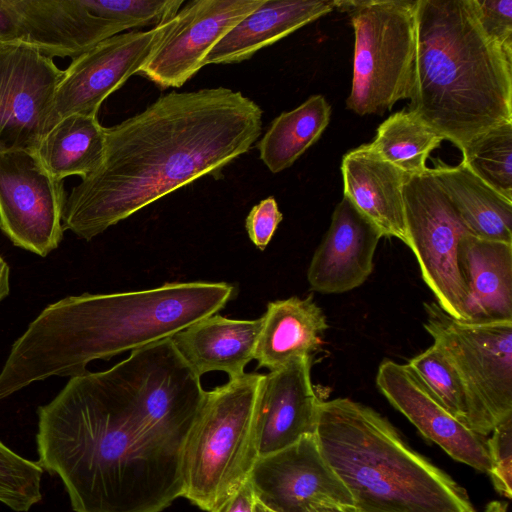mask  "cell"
I'll use <instances>...</instances> for the list:
<instances>
[{
  "label": "cell",
  "instance_id": "6da1fadb",
  "mask_svg": "<svg viewBox=\"0 0 512 512\" xmlns=\"http://www.w3.org/2000/svg\"><path fill=\"white\" fill-rule=\"evenodd\" d=\"M155 342L100 372L70 377L38 407V463L75 512H161L183 495L189 430L170 404Z\"/></svg>",
  "mask_w": 512,
  "mask_h": 512
},
{
  "label": "cell",
  "instance_id": "7a4b0ae2",
  "mask_svg": "<svg viewBox=\"0 0 512 512\" xmlns=\"http://www.w3.org/2000/svg\"><path fill=\"white\" fill-rule=\"evenodd\" d=\"M262 109L225 87L160 96L105 129L101 166L66 197L62 225L90 241L175 190L224 168L262 131Z\"/></svg>",
  "mask_w": 512,
  "mask_h": 512
},
{
  "label": "cell",
  "instance_id": "3957f363",
  "mask_svg": "<svg viewBox=\"0 0 512 512\" xmlns=\"http://www.w3.org/2000/svg\"><path fill=\"white\" fill-rule=\"evenodd\" d=\"M234 295L229 283L198 281L65 297L45 307L11 346L0 370V400L52 376L82 374L94 360L170 338L217 314Z\"/></svg>",
  "mask_w": 512,
  "mask_h": 512
},
{
  "label": "cell",
  "instance_id": "277c9868",
  "mask_svg": "<svg viewBox=\"0 0 512 512\" xmlns=\"http://www.w3.org/2000/svg\"><path fill=\"white\" fill-rule=\"evenodd\" d=\"M408 110L462 151L512 122V52L482 30L471 0H418Z\"/></svg>",
  "mask_w": 512,
  "mask_h": 512
},
{
  "label": "cell",
  "instance_id": "5b68a950",
  "mask_svg": "<svg viewBox=\"0 0 512 512\" xmlns=\"http://www.w3.org/2000/svg\"><path fill=\"white\" fill-rule=\"evenodd\" d=\"M314 434L359 512H476L465 489L371 407L320 401Z\"/></svg>",
  "mask_w": 512,
  "mask_h": 512
},
{
  "label": "cell",
  "instance_id": "8992f818",
  "mask_svg": "<svg viewBox=\"0 0 512 512\" xmlns=\"http://www.w3.org/2000/svg\"><path fill=\"white\" fill-rule=\"evenodd\" d=\"M264 374L206 391L182 455L183 497L209 512L249 477L258 458L255 406Z\"/></svg>",
  "mask_w": 512,
  "mask_h": 512
},
{
  "label": "cell",
  "instance_id": "52a82bcc",
  "mask_svg": "<svg viewBox=\"0 0 512 512\" xmlns=\"http://www.w3.org/2000/svg\"><path fill=\"white\" fill-rule=\"evenodd\" d=\"M418 0H337L355 34L353 78L347 109L383 115L409 99L416 57Z\"/></svg>",
  "mask_w": 512,
  "mask_h": 512
},
{
  "label": "cell",
  "instance_id": "ba28073f",
  "mask_svg": "<svg viewBox=\"0 0 512 512\" xmlns=\"http://www.w3.org/2000/svg\"><path fill=\"white\" fill-rule=\"evenodd\" d=\"M424 328L448 357L494 428L512 416V320H458L424 304Z\"/></svg>",
  "mask_w": 512,
  "mask_h": 512
},
{
  "label": "cell",
  "instance_id": "9c48e42d",
  "mask_svg": "<svg viewBox=\"0 0 512 512\" xmlns=\"http://www.w3.org/2000/svg\"><path fill=\"white\" fill-rule=\"evenodd\" d=\"M408 247L437 305L458 320H470L468 295L458 264L461 239L471 234L430 168L403 187Z\"/></svg>",
  "mask_w": 512,
  "mask_h": 512
},
{
  "label": "cell",
  "instance_id": "30bf717a",
  "mask_svg": "<svg viewBox=\"0 0 512 512\" xmlns=\"http://www.w3.org/2000/svg\"><path fill=\"white\" fill-rule=\"evenodd\" d=\"M16 42L50 58L80 56L123 31L152 26L149 0H11Z\"/></svg>",
  "mask_w": 512,
  "mask_h": 512
},
{
  "label": "cell",
  "instance_id": "8fae6325",
  "mask_svg": "<svg viewBox=\"0 0 512 512\" xmlns=\"http://www.w3.org/2000/svg\"><path fill=\"white\" fill-rule=\"evenodd\" d=\"M66 197L34 152L0 153V230L13 245L41 257L58 248Z\"/></svg>",
  "mask_w": 512,
  "mask_h": 512
},
{
  "label": "cell",
  "instance_id": "7c38bea8",
  "mask_svg": "<svg viewBox=\"0 0 512 512\" xmlns=\"http://www.w3.org/2000/svg\"><path fill=\"white\" fill-rule=\"evenodd\" d=\"M173 18L147 31L112 36L74 58L57 86L49 130L72 114L97 116L103 101L148 61Z\"/></svg>",
  "mask_w": 512,
  "mask_h": 512
},
{
  "label": "cell",
  "instance_id": "4fadbf2b",
  "mask_svg": "<svg viewBox=\"0 0 512 512\" xmlns=\"http://www.w3.org/2000/svg\"><path fill=\"white\" fill-rule=\"evenodd\" d=\"M63 70L35 47L0 44V153L35 152L49 119Z\"/></svg>",
  "mask_w": 512,
  "mask_h": 512
},
{
  "label": "cell",
  "instance_id": "5bb4252c",
  "mask_svg": "<svg viewBox=\"0 0 512 512\" xmlns=\"http://www.w3.org/2000/svg\"><path fill=\"white\" fill-rule=\"evenodd\" d=\"M256 499L273 512H311L325 506H354L324 458L315 434L258 457L248 477Z\"/></svg>",
  "mask_w": 512,
  "mask_h": 512
},
{
  "label": "cell",
  "instance_id": "9a60e30c",
  "mask_svg": "<svg viewBox=\"0 0 512 512\" xmlns=\"http://www.w3.org/2000/svg\"><path fill=\"white\" fill-rule=\"evenodd\" d=\"M263 0H194L179 9L169 32L138 71L161 89L179 88L211 49Z\"/></svg>",
  "mask_w": 512,
  "mask_h": 512
},
{
  "label": "cell",
  "instance_id": "2e32d148",
  "mask_svg": "<svg viewBox=\"0 0 512 512\" xmlns=\"http://www.w3.org/2000/svg\"><path fill=\"white\" fill-rule=\"evenodd\" d=\"M376 385L389 403L427 439L454 460L489 473L487 437L477 434L453 417L408 367L386 359L376 375Z\"/></svg>",
  "mask_w": 512,
  "mask_h": 512
},
{
  "label": "cell",
  "instance_id": "e0dca14e",
  "mask_svg": "<svg viewBox=\"0 0 512 512\" xmlns=\"http://www.w3.org/2000/svg\"><path fill=\"white\" fill-rule=\"evenodd\" d=\"M320 401L311 380V357L294 358L264 374L255 406L258 457L314 434Z\"/></svg>",
  "mask_w": 512,
  "mask_h": 512
},
{
  "label": "cell",
  "instance_id": "ac0fdd59",
  "mask_svg": "<svg viewBox=\"0 0 512 512\" xmlns=\"http://www.w3.org/2000/svg\"><path fill=\"white\" fill-rule=\"evenodd\" d=\"M381 237L378 228L343 197L309 264L310 288L322 294H338L361 286L373 271Z\"/></svg>",
  "mask_w": 512,
  "mask_h": 512
},
{
  "label": "cell",
  "instance_id": "d6986e66",
  "mask_svg": "<svg viewBox=\"0 0 512 512\" xmlns=\"http://www.w3.org/2000/svg\"><path fill=\"white\" fill-rule=\"evenodd\" d=\"M343 197L381 232L408 246L403 187L410 177L369 143L347 152L341 163Z\"/></svg>",
  "mask_w": 512,
  "mask_h": 512
},
{
  "label": "cell",
  "instance_id": "ffe728a7",
  "mask_svg": "<svg viewBox=\"0 0 512 512\" xmlns=\"http://www.w3.org/2000/svg\"><path fill=\"white\" fill-rule=\"evenodd\" d=\"M262 318L230 319L214 314L201 319L170 337L176 350L200 378L222 371L229 379L245 374L254 359Z\"/></svg>",
  "mask_w": 512,
  "mask_h": 512
},
{
  "label": "cell",
  "instance_id": "44dd1931",
  "mask_svg": "<svg viewBox=\"0 0 512 512\" xmlns=\"http://www.w3.org/2000/svg\"><path fill=\"white\" fill-rule=\"evenodd\" d=\"M336 4L337 0H263L217 42L204 65L247 60L258 50L336 9Z\"/></svg>",
  "mask_w": 512,
  "mask_h": 512
},
{
  "label": "cell",
  "instance_id": "7402d4cb",
  "mask_svg": "<svg viewBox=\"0 0 512 512\" xmlns=\"http://www.w3.org/2000/svg\"><path fill=\"white\" fill-rule=\"evenodd\" d=\"M458 264L470 321L512 320V243L465 235Z\"/></svg>",
  "mask_w": 512,
  "mask_h": 512
},
{
  "label": "cell",
  "instance_id": "603a6c76",
  "mask_svg": "<svg viewBox=\"0 0 512 512\" xmlns=\"http://www.w3.org/2000/svg\"><path fill=\"white\" fill-rule=\"evenodd\" d=\"M254 359L258 368L274 371L294 358L311 357L328 328L313 296L271 301L262 315Z\"/></svg>",
  "mask_w": 512,
  "mask_h": 512
},
{
  "label": "cell",
  "instance_id": "cb8c5ba5",
  "mask_svg": "<svg viewBox=\"0 0 512 512\" xmlns=\"http://www.w3.org/2000/svg\"><path fill=\"white\" fill-rule=\"evenodd\" d=\"M431 172L468 231L479 238L512 243V200L476 176L462 161H435Z\"/></svg>",
  "mask_w": 512,
  "mask_h": 512
},
{
  "label": "cell",
  "instance_id": "d4e9b609",
  "mask_svg": "<svg viewBox=\"0 0 512 512\" xmlns=\"http://www.w3.org/2000/svg\"><path fill=\"white\" fill-rule=\"evenodd\" d=\"M105 129L97 116L69 115L46 133L34 153L56 179L73 175L84 179L102 164Z\"/></svg>",
  "mask_w": 512,
  "mask_h": 512
},
{
  "label": "cell",
  "instance_id": "484cf974",
  "mask_svg": "<svg viewBox=\"0 0 512 512\" xmlns=\"http://www.w3.org/2000/svg\"><path fill=\"white\" fill-rule=\"evenodd\" d=\"M331 106L312 95L295 109L281 113L257 144L260 159L272 173L289 168L322 135L330 122Z\"/></svg>",
  "mask_w": 512,
  "mask_h": 512
},
{
  "label": "cell",
  "instance_id": "4316f807",
  "mask_svg": "<svg viewBox=\"0 0 512 512\" xmlns=\"http://www.w3.org/2000/svg\"><path fill=\"white\" fill-rule=\"evenodd\" d=\"M441 405L477 434L488 437L493 427L482 415L445 353L435 344L407 363Z\"/></svg>",
  "mask_w": 512,
  "mask_h": 512
},
{
  "label": "cell",
  "instance_id": "83f0119b",
  "mask_svg": "<svg viewBox=\"0 0 512 512\" xmlns=\"http://www.w3.org/2000/svg\"><path fill=\"white\" fill-rule=\"evenodd\" d=\"M443 140L415 114L404 109L379 125L369 145L386 161L411 176L427 170L430 153Z\"/></svg>",
  "mask_w": 512,
  "mask_h": 512
},
{
  "label": "cell",
  "instance_id": "f1b7e54d",
  "mask_svg": "<svg viewBox=\"0 0 512 512\" xmlns=\"http://www.w3.org/2000/svg\"><path fill=\"white\" fill-rule=\"evenodd\" d=\"M461 152L462 162L476 176L512 200V122L488 130Z\"/></svg>",
  "mask_w": 512,
  "mask_h": 512
},
{
  "label": "cell",
  "instance_id": "f546056e",
  "mask_svg": "<svg viewBox=\"0 0 512 512\" xmlns=\"http://www.w3.org/2000/svg\"><path fill=\"white\" fill-rule=\"evenodd\" d=\"M43 468L11 450L0 440V503L27 512L42 499Z\"/></svg>",
  "mask_w": 512,
  "mask_h": 512
},
{
  "label": "cell",
  "instance_id": "4dcf8cb0",
  "mask_svg": "<svg viewBox=\"0 0 512 512\" xmlns=\"http://www.w3.org/2000/svg\"><path fill=\"white\" fill-rule=\"evenodd\" d=\"M491 461L489 475L495 489L507 498L512 496V416L499 422L487 438Z\"/></svg>",
  "mask_w": 512,
  "mask_h": 512
},
{
  "label": "cell",
  "instance_id": "1f68e13d",
  "mask_svg": "<svg viewBox=\"0 0 512 512\" xmlns=\"http://www.w3.org/2000/svg\"><path fill=\"white\" fill-rule=\"evenodd\" d=\"M484 33L512 52V0H471Z\"/></svg>",
  "mask_w": 512,
  "mask_h": 512
},
{
  "label": "cell",
  "instance_id": "d6a6232c",
  "mask_svg": "<svg viewBox=\"0 0 512 512\" xmlns=\"http://www.w3.org/2000/svg\"><path fill=\"white\" fill-rule=\"evenodd\" d=\"M282 219L283 215L273 196L261 200L252 207L245 221L251 242L259 250H265Z\"/></svg>",
  "mask_w": 512,
  "mask_h": 512
},
{
  "label": "cell",
  "instance_id": "836d02e7",
  "mask_svg": "<svg viewBox=\"0 0 512 512\" xmlns=\"http://www.w3.org/2000/svg\"><path fill=\"white\" fill-rule=\"evenodd\" d=\"M256 497L249 479L209 512H254Z\"/></svg>",
  "mask_w": 512,
  "mask_h": 512
},
{
  "label": "cell",
  "instance_id": "e575fe53",
  "mask_svg": "<svg viewBox=\"0 0 512 512\" xmlns=\"http://www.w3.org/2000/svg\"><path fill=\"white\" fill-rule=\"evenodd\" d=\"M10 268L8 263L0 256V302L9 295L10 284H9Z\"/></svg>",
  "mask_w": 512,
  "mask_h": 512
},
{
  "label": "cell",
  "instance_id": "d590c367",
  "mask_svg": "<svg viewBox=\"0 0 512 512\" xmlns=\"http://www.w3.org/2000/svg\"><path fill=\"white\" fill-rule=\"evenodd\" d=\"M311 512H356V508L354 506L325 505L318 507Z\"/></svg>",
  "mask_w": 512,
  "mask_h": 512
},
{
  "label": "cell",
  "instance_id": "8d00e7d4",
  "mask_svg": "<svg viewBox=\"0 0 512 512\" xmlns=\"http://www.w3.org/2000/svg\"><path fill=\"white\" fill-rule=\"evenodd\" d=\"M485 512H506V506L498 501L491 502Z\"/></svg>",
  "mask_w": 512,
  "mask_h": 512
},
{
  "label": "cell",
  "instance_id": "74e56055",
  "mask_svg": "<svg viewBox=\"0 0 512 512\" xmlns=\"http://www.w3.org/2000/svg\"><path fill=\"white\" fill-rule=\"evenodd\" d=\"M254 512H273L256 499Z\"/></svg>",
  "mask_w": 512,
  "mask_h": 512
},
{
  "label": "cell",
  "instance_id": "f35d334b",
  "mask_svg": "<svg viewBox=\"0 0 512 512\" xmlns=\"http://www.w3.org/2000/svg\"><path fill=\"white\" fill-rule=\"evenodd\" d=\"M356 512H359L358 510H356Z\"/></svg>",
  "mask_w": 512,
  "mask_h": 512
}]
</instances>
